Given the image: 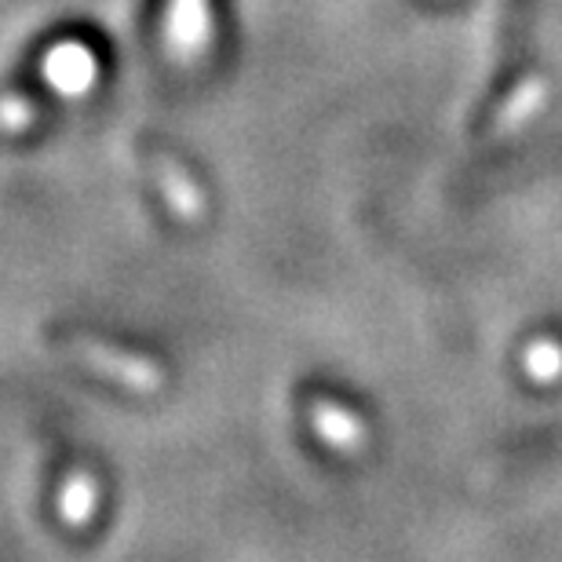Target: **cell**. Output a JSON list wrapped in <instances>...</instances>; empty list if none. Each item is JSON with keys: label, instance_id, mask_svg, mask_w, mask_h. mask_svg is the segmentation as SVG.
<instances>
[]
</instances>
